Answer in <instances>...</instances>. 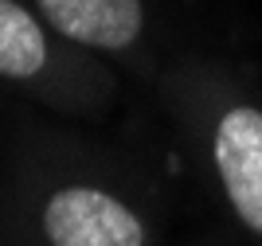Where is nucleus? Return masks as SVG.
Here are the masks:
<instances>
[{
  "instance_id": "obj_1",
  "label": "nucleus",
  "mask_w": 262,
  "mask_h": 246,
  "mask_svg": "<svg viewBox=\"0 0 262 246\" xmlns=\"http://www.w3.org/2000/svg\"><path fill=\"white\" fill-rule=\"evenodd\" d=\"M157 161L67 125H24L0 161V246H164Z\"/></svg>"
},
{
  "instance_id": "obj_2",
  "label": "nucleus",
  "mask_w": 262,
  "mask_h": 246,
  "mask_svg": "<svg viewBox=\"0 0 262 246\" xmlns=\"http://www.w3.org/2000/svg\"><path fill=\"white\" fill-rule=\"evenodd\" d=\"M200 184L247 246H262V78L219 51L180 55L149 90Z\"/></svg>"
},
{
  "instance_id": "obj_3",
  "label": "nucleus",
  "mask_w": 262,
  "mask_h": 246,
  "mask_svg": "<svg viewBox=\"0 0 262 246\" xmlns=\"http://www.w3.org/2000/svg\"><path fill=\"white\" fill-rule=\"evenodd\" d=\"M0 86L67 121H106L125 98V78L55 32L28 0H0Z\"/></svg>"
},
{
  "instance_id": "obj_4",
  "label": "nucleus",
  "mask_w": 262,
  "mask_h": 246,
  "mask_svg": "<svg viewBox=\"0 0 262 246\" xmlns=\"http://www.w3.org/2000/svg\"><path fill=\"white\" fill-rule=\"evenodd\" d=\"M55 32L106 59L125 82L149 94L164 66L196 51L180 0H28Z\"/></svg>"
}]
</instances>
